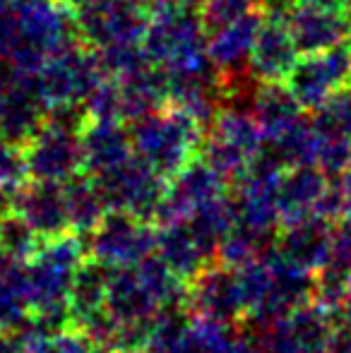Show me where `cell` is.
<instances>
[{
    "label": "cell",
    "mask_w": 351,
    "mask_h": 353,
    "mask_svg": "<svg viewBox=\"0 0 351 353\" xmlns=\"http://www.w3.org/2000/svg\"><path fill=\"white\" fill-rule=\"evenodd\" d=\"M185 307L192 320H205L226 327L245 317V296L236 267L226 262H210L185 281Z\"/></svg>",
    "instance_id": "cell-1"
},
{
    "label": "cell",
    "mask_w": 351,
    "mask_h": 353,
    "mask_svg": "<svg viewBox=\"0 0 351 353\" xmlns=\"http://www.w3.org/2000/svg\"><path fill=\"white\" fill-rule=\"evenodd\" d=\"M82 157H85V171L89 176H99L130 159V142L118 125L99 121L82 130Z\"/></svg>",
    "instance_id": "cell-8"
},
{
    "label": "cell",
    "mask_w": 351,
    "mask_h": 353,
    "mask_svg": "<svg viewBox=\"0 0 351 353\" xmlns=\"http://www.w3.org/2000/svg\"><path fill=\"white\" fill-rule=\"evenodd\" d=\"M159 3H166V5H176V0H159Z\"/></svg>",
    "instance_id": "cell-13"
},
{
    "label": "cell",
    "mask_w": 351,
    "mask_h": 353,
    "mask_svg": "<svg viewBox=\"0 0 351 353\" xmlns=\"http://www.w3.org/2000/svg\"><path fill=\"white\" fill-rule=\"evenodd\" d=\"M12 214L27 221L41 241L66 236L72 231L63 183L39 181V178L22 183L14 195Z\"/></svg>",
    "instance_id": "cell-5"
},
{
    "label": "cell",
    "mask_w": 351,
    "mask_h": 353,
    "mask_svg": "<svg viewBox=\"0 0 351 353\" xmlns=\"http://www.w3.org/2000/svg\"><path fill=\"white\" fill-rule=\"evenodd\" d=\"M63 190H66L68 214H70V228L89 238V233L101 223V219L108 212V205L99 190L97 181L89 173L85 178H82V173H77L70 181L63 183Z\"/></svg>",
    "instance_id": "cell-10"
},
{
    "label": "cell",
    "mask_w": 351,
    "mask_h": 353,
    "mask_svg": "<svg viewBox=\"0 0 351 353\" xmlns=\"http://www.w3.org/2000/svg\"><path fill=\"white\" fill-rule=\"evenodd\" d=\"M87 250L108 267L140 265L157 252V226L130 212L108 210L101 223L89 233Z\"/></svg>",
    "instance_id": "cell-2"
},
{
    "label": "cell",
    "mask_w": 351,
    "mask_h": 353,
    "mask_svg": "<svg viewBox=\"0 0 351 353\" xmlns=\"http://www.w3.org/2000/svg\"><path fill=\"white\" fill-rule=\"evenodd\" d=\"M29 178L66 183L85 171L80 125L51 123L34 135V140L22 149Z\"/></svg>",
    "instance_id": "cell-3"
},
{
    "label": "cell",
    "mask_w": 351,
    "mask_h": 353,
    "mask_svg": "<svg viewBox=\"0 0 351 353\" xmlns=\"http://www.w3.org/2000/svg\"><path fill=\"white\" fill-rule=\"evenodd\" d=\"M337 12L339 10H330L315 3L313 8L299 10L296 17L291 19V37H294L296 46L313 53L332 48L344 32V22Z\"/></svg>",
    "instance_id": "cell-9"
},
{
    "label": "cell",
    "mask_w": 351,
    "mask_h": 353,
    "mask_svg": "<svg viewBox=\"0 0 351 353\" xmlns=\"http://www.w3.org/2000/svg\"><path fill=\"white\" fill-rule=\"evenodd\" d=\"M351 56L344 48H325L291 70V97L299 103L318 108L330 94L347 87Z\"/></svg>",
    "instance_id": "cell-6"
},
{
    "label": "cell",
    "mask_w": 351,
    "mask_h": 353,
    "mask_svg": "<svg viewBox=\"0 0 351 353\" xmlns=\"http://www.w3.org/2000/svg\"><path fill=\"white\" fill-rule=\"evenodd\" d=\"M339 317H342V325H347L351 330V279L347 283V291H344V298H342V305H339Z\"/></svg>",
    "instance_id": "cell-12"
},
{
    "label": "cell",
    "mask_w": 351,
    "mask_h": 353,
    "mask_svg": "<svg viewBox=\"0 0 351 353\" xmlns=\"http://www.w3.org/2000/svg\"><path fill=\"white\" fill-rule=\"evenodd\" d=\"M334 243V223L320 214H310L294 223H286L279 241V257L284 262L308 272H320L330 260Z\"/></svg>",
    "instance_id": "cell-7"
},
{
    "label": "cell",
    "mask_w": 351,
    "mask_h": 353,
    "mask_svg": "<svg viewBox=\"0 0 351 353\" xmlns=\"http://www.w3.org/2000/svg\"><path fill=\"white\" fill-rule=\"evenodd\" d=\"M296 41L291 29L284 27H263L253 41V63L267 77L291 72L296 58Z\"/></svg>",
    "instance_id": "cell-11"
},
{
    "label": "cell",
    "mask_w": 351,
    "mask_h": 353,
    "mask_svg": "<svg viewBox=\"0 0 351 353\" xmlns=\"http://www.w3.org/2000/svg\"><path fill=\"white\" fill-rule=\"evenodd\" d=\"M137 157L150 163L159 176L174 178L192 161L197 144V128L188 116H171L150 121L135 135Z\"/></svg>",
    "instance_id": "cell-4"
}]
</instances>
